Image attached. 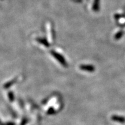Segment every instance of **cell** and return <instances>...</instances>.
<instances>
[{"instance_id":"2","label":"cell","mask_w":125,"mask_h":125,"mask_svg":"<svg viewBox=\"0 0 125 125\" xmlns=\"http://www.w3.org/2000/svg\"><path fill=\"white\" fill-rule=\"evenodd\" d=\"M79 67L82 70L89 72H93L95 70L94 66L91 65H81Z\"/></svg>"},{"instance_id":"7","label":"cell","mask_w":125,"mask_h":125,"mask_svg":"<svg viewBox=\"0 0 125 125\" xmlns=\"http://www.w3.org/2000/svg\"><path fill=\"white\" fill-rule=\"evenodd\" d=\"M123 35V31H119L118 33L115 34V40H119L122 37V36Z\"/></svg>"},{"instance_id":"3","label":"cell","mask_w":125,"mask_h":125,"mask_svg":"<svg viewBox=\"0 0 125 125\" xmlns=\"http://www.w3.org/2000/svg\"><path fill=\"white\" fill-rule=\"evenodd\" d=\"M112 121L117 122L119 123H125V118L123 116H119L118 115H113L112 116Z\"/></svg>"},{"instance_id":"1","label":"cell","mask_w":125,"mask_h":125,"mask_svg":"<svg viewBox=\"0 0 125 125\" xmlns=\"http://www.w3.org/2000/svg\"><path fill=\"white\" fill-rule=\"evenodd\" d=\"M51 53L52 54V55L53 56V57H54V58H56V59H57V61L60 62V63L62 64V65H63V66H64V67L67 66V63L66 61H65V59H64V57H62L61 54H59L58 53L56 52H54V51H52Z\"/></svg>"},{"instance_id":"6","label":"cell","mask_w":125,"mask_h":125,"mask_svg":"<svg viewBox=\"0 0 125 125\" xmlns=\"http://www.w3.org/2000/svg\"><path fill=\"white\" fill-rule=\"evenodd\" d=\"M99 2L100 0H94L93 2V9L94 11H98L99 9Z\"/></svg>"},{"instance_id":"4","label":"cell","mask_w":125,"mask_h":125,"mask_svg":"<svg viewBox=\"0 0 125 125\" xmlns=\"http://www.w3.org/2000/svg\"><path fill=\"white\" fill-rule=\"evenodd\" d=\"M37 41L39 43H41V44H42V45H43V46H45V47H47V48H48V47L49 46V43H48V42L47 41L46 39L42 38H37Z\"/></svg>"},{"instance_id":"5","label":"cell","mask_w":125,"mask_h":125,"mask_svg":"<svg viewBox=\"0 0 125 125\" xmlns=\"http://www.w3.org/2000/svg\"><path fill=\"white\" fill-rule=\"evenodd\" d=\"M47 28H48V37H49V40L52 41V38H53V35H52V26L51 23H48V24H47Z\"/></svg>"}]
</instances>
